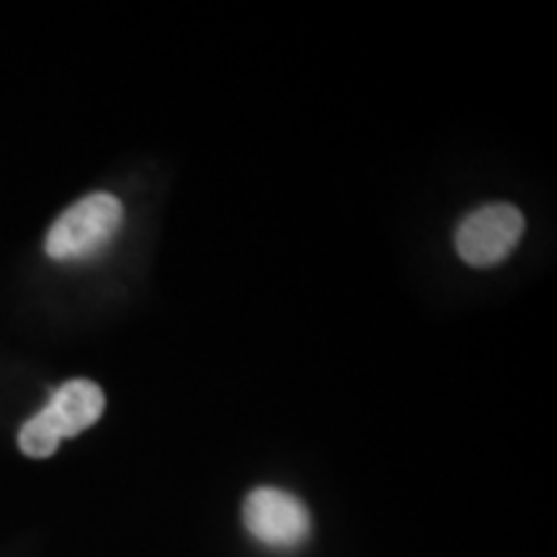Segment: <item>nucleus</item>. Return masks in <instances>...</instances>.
<instances>
[{
	"label": "nucleus",
	"mask_w": 557,
	"mask_h": 557,
	"mask_svg": "<svg viewBox=\"0 0 557 557\" xmlns=\"http://www.w3.org/2000/svg\"><path fill=\"white\" fill-rule=\"evenodd\" d=\"M103 408H107V398L96 382L70 380L54 389L52 400L21 426L18 447L26 457H52L62 438L78 436L81 431L94 426Z\"/></svg>",
	"instance_id": "nucleus-1"
},
{
	"label": "nucleus",
	"mask_w": 557,
	"mask_h": 557,
	"mask_svg": "<svg viewBox=\"0 0 557 557\" xmlns=\"http://www.w3.org/2000/svg\"><path fill=\"white\" fill-rule=\"evenodd\" d=\"M122 205L111 194H90L60 214L47 233V253L54 261L90 259L107 248L122 225Z\"/></svg>",
	"instance_id": "nucleus-2"
},
{
	"label": "nucleus",
	"mask_w": 557,
	"mask_h": 557,
	"mask_svg": "<svg viewBox=\"0 0 557 557\" xmlns=\"http://www.w3.org/2000/svg\"><path fill=\"white\" fill-rule=\"evenodd\" d=\"M243 524L269 549H297L310 537L308 506L282 487H256L243 504Z\"/></svg>",
	"instance_id": "nucleus-3"
},
{
	"label": "nucleus",
	"mask_w": 557,
	"mask_h": 557,
	"mask_svg": "<svg viewBox=\"0 0 557 557\" xmlns=\"http://www.w3.org/2000/svg\"><path fill=\"white\" fill-rule=\"evenodd\" d=\"M524 235V214L511 205H487L468 214L457 227L459 259L475 269L506 261Z\"/></svg>",
	"instance_id": "nucleus-4"
}]
</instances>
